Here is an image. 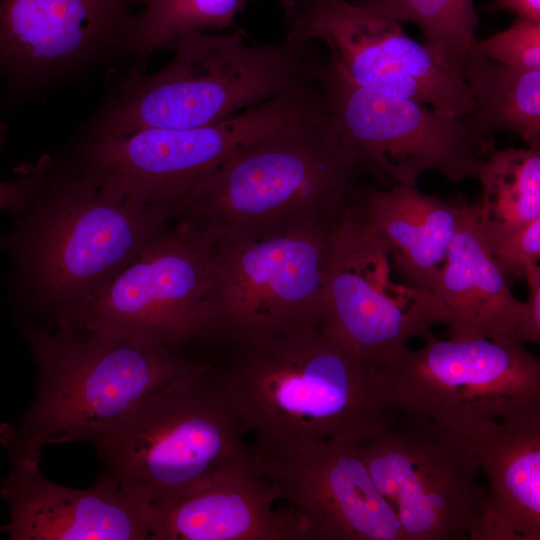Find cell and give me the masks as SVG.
I'll list each match as a JSON object with an SVG mask.
<instances>
[{
  "label": "cell",
  "mask_w": 540,
  "mask_h": 540,
  "mask_svg": "<svg viewBox=\"0 0 540 540\" xmlns=\"http://www.w3.org/2000/svg\"><path fill=\"white\" fill-rule=\"evenodd\" d=\"M213 368L250 448L362 440L394 415L379 374L321 325L222 338Z\"/></svg>",
  "instance_id": "1"
},
{
  "label": "cell",
  "mask_w": 540,
  "mask_h": 540,
  "mask_svg": "<svg viewBox=\"0 0 540 540\" xmlns=\"http://www.w3.org/2000/svg\"><path fill=\"white\" fill-rule=\"evenodd\" d=\"M38 185L0 235L18 304L52 324L107 285L168 223L176 207L112 199L68 157L36 162Z\"/></svg>",
  "instance_id": "2"
},
{
  "label": "cell",
  "mask_w": 540,
  "mask_h": 540,
  "mask_svg": "<svg viewBox=\"0 0 540 540\" xmlns=\"http://www.w3.org/2000/svg\"><path fill=\"white\" fill-rule=\"evenodd\" d=\"M24 327L37 365L35 396L17 424L0 425L9 458L41 461L47 445L95 447L142 399L198 360L185 350L58 320Z\"/></svg>",
  "instance_id": "3"
},
{
  "label": "cell",
  "mask_w": 540,
  "mask_h": 540,
  "mask_svg": "<svg viewBox=\"0 0 540 540\" xmlns=\"http://www.w3.org/2000/svg\"><path fill=\"white\" fill-rule=\"evenodd\" d=\"M361 170L322 107L240 149L176 207L215 240L341 220L363 189Z\"/></svg>",
  "instance_id": "4"
},
{
  "label": "cell",
  "mask_w": 540,
  "mask_h": 540,
  "mask_svg": "<svg viewBox=\"0 0 540 540\" xmlns=\"http://www.w3.org/2000/svg\"><path fill=\"white\" fill-rule=\"evenodd\" d=\"M173 47L156 72L133 68L121 79L80 136L207 126L315 82L306 45H248L239 32L190 31Z\"/></svg>",
  "instance_id": "5"
},
{
  "label": "cell",
  "mask_w": 540,
  "mask_h": 540,
  "mask_svg": "<svg viewBox=\"0 0 540 540\" xmlns=\"http://www.w3.org/2000/svg\"><path fill=\"white\" fill-rule=\"evenodd\" d=\"M96 449V481L133 497L149 516L249 454L216 371L202 360L137 403Z\"/></svg>",
  "instance_id": "6"
},
{
  "label": "cell",
  "mask_w": 540,
  "mask_h": 540,
  "mask_svg": "<svg viewBox=\"0 0 540 540\" xmlns=\"http://www.w3.org/2000/svg\"><path fill=\"white\" fill-rule=\"evenodd\" d=\"M320 107L309 86L207 126L80 137L67 157L112 199L176 207L240 149Z\"/></svg>",
  "instance_id": "7"
},
{
  "label": "cell",
  "mask_w": 540,
  "mask_h": 540,
  "mask_svg": "<svg viewBox=\"0 0 540 540\" xmlns=\"http://www.w3.org/2000/svg\"><path fill=\"white\" fill-rule=\"evenodd\" d=\"M401 347L377 368L398 413L457 430L485 420L540 414V362L518 341L437 339Z\"/></svg>",
  "instance_id": "8"
},
{
  "label": "cell",
  "mask_w": 540,
  "mask_h": 540,
  "mask_svg": "<svg viewBox=\"0 0 540 540\" xmlns=\"http://www.w3.org/2000/svg\"><path fill=\"white\" fill-rule=\"evenodd\" d=\"M314 79L340 142L387 187L416 185L427 171L454 183L476 178L492 148L468 116L363 88L330 60L315 64Z\"/></svg>",
  "instance_id": "9"
},
{
  "label": "cell",
  "mask_w": 540,
  "mask_h": 540,
  "mask_svg": "<svg viewBox=\"0 0 540 540\" xmlns=\"http://www.w3.org/2000/svg\"><path fill=\"white\" fill-rule=\"evenodd\" d=\"M214 242L187 222L168 223L107 285L58 320L179 350L216 344Z\"/></svg>",
  "instance_id": "10"
},
{
  "label": "cell",
  "mask_w": 540,
  "mask_h": 540,
  "mask_svg": "<svg viewBox=\"0 0 540 540\" xmlns=\"http://www.w3.org/2000/svg\"><path fill=\"white\" fill-rule=\"evenodd\" d=\"M358 446L405 540H484L486 492L475 459L455 432L395 412Z\"/></svg>",
  "instance_id": "11"
},
{
  "label": "cell",
  "mask_w": 540,
  "mask_h": 540,
  "mask_svg": "<svg viewBox=\"0 0 540 540\" xmlns=\"http://www.w3.org/2000/svg\"><path fill=\"white\" fill-rule=\"evenodd\" d=\"M342 219L302 223L254 237L215 240L217 342L225 337L319 323Z\"/></svg>",
  "instance_id": "12"
},
{
  "label": "cell",
  "mask_w": 540,
  "mask_h": 540,
  "mask_svg": "<svg viewBox=\"0 0 540 540\" xmlns=\"http://www.w3.org/2000/svg\"><path fill=\"white\" fill-rule=\"evenodd\" d=\"M287 9L286 41L324 42L329 60L355 84L456 117L474 110L463 78L380 10L347 0H291Z\"/></svg>",
  "instance_id": "13"
},
{
  "label": "cell",
  "mask_w": 540,
  "mask_h": 540,
  "mask_svg": "<svg viewBox=\"0 0 540 540\" xmlns=\"http://www.w3.org/2000/svg\"><path fill=\"white\" fill-rule=\"evenodd\" d=\"M391 270L388 254L347 210L336 235L319 323L375 369L409 339L450 319L433 293L395 283Z\"/></svg>",
  "instance_id": "14"
},
{
  "label": "cell",
  "mask_w": 540,
  "mask_h": 540,
  "mask_svg": "<svg viewBox=\"0 0 540 540\" xmlns=\"http://www.w3.org/2000/svg\"><path fill=\"white\" fill-rule=\"evenodd\" d=\"M358 443L333 438L266 449L248 446L250 459L285 503L296 540H405Z\"/></svg>",
  "instance_id": "15"
},
{
  "label": "cell",
  "mask_w": 540,
  "mask_h": 540,
  "mask_svg": "<svg viewBox=\"0 0 540 540\" xmlns=\"http://www.w3.org/2000/svg\"><path fill=\"white\" fill-rule=\"evenodd\" d=\"M145 0H0V77L16 94L127 56Z\"/></svg>",
  "instance_id": "16"
},
{
  "label": "cell",
  "mask_w": 540,
  "mask_h": 540,
  "mask_svg": "<svg viewBox=\"0 0 540 540\" xmlns=\"http://www.w3.org/2000/svg\"><path fill=\"white\" fill-rule=\"evenodd\" d=\"M40 461L10 458L0 483L10 509L3 527L12 540H151L147 508L112 485L88 489L45 478Z\"/></svg>",
  "instance_id": "17"
},
{
  "label": "cell",
  "mask_w": 540,
  "mask_h": 540,
  "mask_svg": "<svg viewBox=\"0 0 540 540\" xmlns=\"http://www.w3.org/2000/svg\"><path fill=\"white\" fill-rule=\"evenodd\" d=\"M151 540H296L288 509L250 456L150 516Z\"/></svg>",
  "instance_id": "18"
},
{
  "label": "cell",
  "mask_w": 540,
  "mask_h": 540,
  "mask_svg": "<svg viewBox=\"0 0 540 540\" xmlns=\"http://www.w3.org/2000/svg\"><path fill=\"white\" fill-rule=\"evenodd\" d=\"M452 431L487 481L484 540H540V414Z\"/></svg>",
  "instance_id": "19"
},
{
  "label": "cell",
  "mask_w": 540,
  "mask_h": 540,
  "mask_svg": "<svg viewBox=\"0 0 540 540\" xmlns=\"http://www.w3.org/2000/svg\"><path fill=\"white\" fill-rule=\"evenodd\" d=\"M464 204L423 193L416 185L363 189L349 214L378 246L404 282L433 291Z\"/></svg>",
  "instance_id": "20"
},
{
  "label": "cell",
  "mask_w": 540,
  "mask_h": 540,
  "mask_svg": "<svg viewBox=\"0 0 540 540\" xmlns=\"http://www.w3.org/2000/svg\"><path fill=\"white\" fill-rule=\"evenodd\" d=\"M432 293L449 313L450 337L518 341L524 303L514 297L481 239L477 205L464 204Z\"/></svg>",
  "instance_id": "21"
},
{
  "label": "cell",
  "mask_w": 540,
  "mask_h": 540,
  "mask_svg": "<svg viewBox=\"0 0 540 540\" xmlns=\"http://www.w3.org/2000/svg\"><path fill=\"white\" fill-rule=\"evenodd\" d=\"M462 77L474 101L468 116L485 134L503 131L540 148V71L526 70L472 52Z\"/></svg>",
  "instance_id": "22"
},
{
  "label": "cell",
  "mask_w": 540,
  "mask_h": 540,
  "mask_svg": "<svg viewBox=\"0 0 540 540\" xmlns=\"http://www.w3.org/2000/svg\"><path fill=\"white\" fill-rule=\"evenodd\" d=\"M476 179L482 187L477 223L486 249L540 217V148H491Z\"/></svg>",
  "instance_id": "23"
},
{
  "label": "cell",
  "mask_w": 540,
  "mask_h": 540,
  "mask_svg": "<svg viewBox=\"0 0 540 540\" xmlns=\"http://www.w3.org/2000/svg\"><path fill=\"white\" fill-rule=\"evenodd\" d=\"M246 0H145L133 19L127 56L142 68L155 52L173 46L190 31L220 30L229 26Z\"/></svg>",
  "instance_id": "24"
},
{
  "label": "cell",
  "mask_w": 540,
  "mask_h": 540,
  "mask_svg": "<svg viewBox=\"0 0 540 540\" xmlns=\"http://www.w3.org/2000/svg\"><path fill=\"white\" fill-rule=\"evenodd\" d=\"M399 22L416 25L424 45L462 77L473 50L478 16L473 0H360ZM463 78V77H462Z\"/></svg>",
  "instance_id": "25"
},
{
  "label": "cell",
  "mask_w": 540,
  "mask_h": 540,
  "mask_svg": "<svg viewBox=\"0 0 540 540\" xmlns=\"http://www.w3.org/2000/svg\"><path fill=\"white\" fill-rule=\"evenodd\" d=\"M472 52L509 66L540 71V21L518 18L487 39H476Z\"/></svg>",
  "instance_id": "26"
},
{
  "label": "cell",
  "mask_w": 540,
  "mask_h": 540,
  "mask_svg": "<svg viewBox=\"0 0 540 540\" xmlns=\"http://www.w3.org/2000/svg\"><path fill=\"white\" fill-rule=\"evenodd\" d=\"M487 251L506 279L524 277L540 258V217L511 232Z\"/></svg>",
  "instance_id": "27"
},
{
  "label": "cell",
  "mask_w": 540,
  "mask_h": 540,
  "mask_svg": "<svg viewBox=\"0 0 540 540\" xmlns=\"http://www.w3.org/2000/svg\"><path fill=\"white\" fill-rule=\"evenodd\" d=\"M5 134L6 126L0 118V147L4 143ZM38 181L36 162L18 166L15 180L8 182L0 180V211H6L14 217L18 215L33 195Z\"/></svg>",
  "instance_id": "28"
},
{
  "label": "cell",
  "mask_w": 540,
  "mask_h": 540,
  "mask_svg": "<svg viewBox=\"0 0 540 540\" xmlns=\"http://www.w3.org/2000/svg\"><path fill=\"white\" fill-rule=\"evenodd\" d=\"M529 288L526 302H523V310L516 327V338L519 342H540V267H530L525 275Z\"/></svg>",
  "instance_id": "29"
},
{
  "label": "cell",
  "mask_w": 540,
  "mask_h": 540,
  "mask_svg": "<svg viewBox=\"0 0 540 540\" xmlns=\"http://www.w3.org/2000/svg\"><path fill=\"white\" fill-rule=\"evenodd\" d=\"M493 6L514 13L519 19L540 21V0H496Z\"/></svg>",
  "instance_id": "30"
}]
</instances>
